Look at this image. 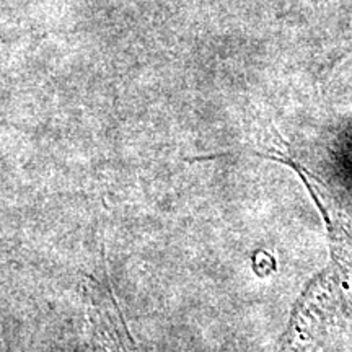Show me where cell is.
Instances as JSON below:
<instances>
[{
	"label": "cell",
	"instance_id": "1",
	"mask_svg": "<svg viewBox=\"0 0 352 352\" xmlns=\"http://www.w3.org/2000/svg\"><path fill=\"white\" fill-rule=\"evenodd\" d=\"M351 50H352V46H351Z\"/></svg>",
	"mask_w": 352,
	"mask_h": 352
}]
</instances>
